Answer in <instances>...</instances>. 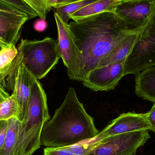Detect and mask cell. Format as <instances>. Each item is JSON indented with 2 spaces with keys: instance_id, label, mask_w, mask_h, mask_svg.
I'll return each mask as SVG.
<instances>
[{
  "instance_id": "6da1fadb",
  "label": "cell",
  "mask_w": 155,
  "mask_h": 155,
  "mask_svg": "<svg viewBox=\"0 0 155 155\" xmlns=\"http://www.w3.org/2000/svg\"><path fill=\"white\" fill-rule=\"evenodd\" d=\"M69 26L80 54L78 81L82 82L126 35L141 29L130 26L115 13L109 12L73 21Z\"/></svg>"
},
{
  "instance_id": "7a4b0ae2",
  "label": "cell",
  "mask_w": 155,
  "mask_h": 155,
  "mask_svg": "<svg viewBox=\"0 0 155 155\" xmlns=\"http://www.w3.org/2000/svg\"><path fill=\"white\" fill-rule=\"evenodd\" d=\"M98 133L94 119L78 100L75 89L70 87L61 106L43 127L41 145L67 147L92 140Z\"/></svg>"
},
{
  "instance_id": "3957f363",
  "label": "cell",
  "mask_w": 155,
  "mask_h": 155,
  "mask_svg": "<svg viewBox=\"0 0 155 155\" xmlns=\"http://www.w3.org/2000/svg\"><path fill=\"white\" fill-rule=\"evenodd\" d=\"M51 119L47 95L38 80L32 87L26 109L21 120L19 147L22 155H33L41 147L45 124Z\"/></svg>"
},
{
  "instance_id": "277c9868",
  "label": "cell",
  "mask_w": 155,
  "mask_h": 155,
  "mask_svg": "<svg viewBox=\"0 0 155 155\" xmlns=\"http://www.w3.org/2000/svg\"><path fill=\"white\" fill-rule=\"evenodd\" d=\"M18 51L25 65L37 80L54 69L61 58L58 41L50 37L41 40L22 39Z\"/></svg>"
},
{
  "instance_id": "5b68a950",
  "label": "cell",
  "mask_w": 155,
  "mask_h": 155,
  "mask_svg": "<svg viewBox=\"0 0 155 155\" xmlns=\"http://www.w3.org/2000/svg\"><path fill=\"white\" fill-rule=\"evenodd\" d=\"M150 138L148 130H143L97 139L95 146L87 155H137L138 148Z\"/></svg>"
},
{
  "instance_id": "8992f818",
  "label": "cell",
  "mask_w": 155,
  "mask_h": 155,
  "mask_svg": "<svg viewBox=\"0 0 155 155\" xmlns=\"http://www.w3.org/2000/svg\"><path fill=\"white\" fill-rule=\"evenodd\" d=\"M124 65V75H136L155 66V30L150 23L142 32Z\"/></svg>"
},
{
  "instance_id": "52a82bcc",
  "label": "cell",
  "mask_w": 155,
  "mask_h": 155,
  "mask_svg": "<svg viewBox=\"0 0 155 155\" xmlns=\"http://www.w3.org/2000/svg\"><path fill=\"white\" fill-rule=\"evenodd\" d=\"M58 31V45L61 58L67 68L70 79L78 81L80 71V54L68 23L54 12Z\"/></svg>"
},
{
  "instance_id": "ba28073f",
  "label": "cell",
  "mask_w": 155,
  "mask_h": 155,
  "mask_svg": "<svg viewBox=\"0 0 155 155\" xmlns=\"http://www.w3.org/2000/svg\"><path fill=\"white\" fill-rule=\"evenodd\" d=\"M6 77L12 94L15 96L21 106V121L26 109L32 87L37 79L27 69L19 52Z\"/></svg>"
},
{
  "instance_id": "9c48e42d",
  "label": "cell",
  "mask_w": 155,
  "mask_h": 155,
  "mask_svg": "<svg viewBox=\"0 0 155 155\" xmlns=\"http://www.w3.org/2000/svg\"><path fill=\"white\" fill-rule=\"evenodd\" d=\"M155 10V0H123L116 9V14L130 26L145 28Z\"/></svg>"
},
{
  "instance_id": "30bf717a",
  "label": "cell",
  "mask_w": 155,
  "mask_h": 155,
  "mask_svg": "<svg viewBox=\"0 0 155 155\" xmlns=\"http://www.w3.org/2000/svg\"><path fill=\"white\" fill-rule=\"evenodd\" d=\"M29 20L23 12L0 0V39L7 45H16L24 24Z\"/></svg>"
},
{
  "instance_id": "8fae6325",
  "label": "cell",
  "mask_w": 155,
  "mask_h": 155,
  "mask_svg": "<svg viewBox=\"0 0 155 155\" xmlns=\"http://www.w3.org/2000/svg\"><path fill=\"white\" fill-rule=\"evenodd\" d=\"M124 62H117L97 67L90 71L83 84L94 91H108L114 89L124 75Z\"/></svg>"
},
{
  "instance_id": "7c38bea8",
  "label": "cell",
  "mask_w": 155,
  "mask_h": 155,
  "mask_svg": "<svg viewBox=\"0 0 155 155\" xmlns=\"http://www.w3.org/2000/svg\"><path fill=\"white\" fill-rule=\"evenodd\" d=\"M151 127L147 113L137 114L134 112L124 113L112 120L106 127L99 132L94 138L100 140L120 134L149 130Z\"/></svg>"
},
{
  "instance_id": "4fadbf2b",
  "label": "cell",
  "mask_w": 155,
  "mask_h": 155,
  "mask_svg": "<svg viewBox=\"0 0 155 155\" xmlns=\"http://www.w3.org/2000/svg\"><path fill=\"white\" fill-rule=\"evenodd\" d=\"M145 28L128 34L114 48L109 54L102 60L98 67L116 63L124 62L132 51L137 41Z\"/></svg>"
},
{
  "instance_id": "5bb4252c",
  "label": "cell",
  "mask_w": 155,
  "mask_h": 155,
  "mask_svg": "<svg viewBox=\"0 0 155 155\" xmlns=\"http://www.w3.org/2000/svg\"><path fill=\"white\" fill-rule=\"evenodd\" d=\"M136 94L151 102H155V65L136 75Z\"/></svg>"
},
{
  "instance_id": "9a60e30c",
  "label": "cell",
  "mask_w": 155,
  "mask_h": 155,
  "mask_svg": "<svg viewBox=\"0 0 155 155\" xmlns=\"http://www.w3.org/2000/svg\"><path fill=\"white\" fill-rule=\"evenodd\" d=\"M123 0H95L91 3L70 15L69 18L73 21L95 15L101 13L114 12Z\"/></svg>"
},
{
  "instance_id": "2e32d148",
  "label": "cell",
  "mask_w": 155,
  "mask_h": 155,
  "mask_svg": "<svg viewBox=\"0 0 155 155\" xmlns=\"http://www.w3.org/2000/svg\"><path fill=\"white\" fill-rule=\"evenodd\" d=\"M8 129L0 155H21L19 146L21 121L17 117L8 119Z\"/></svg>"
},
{
  "instance_id": "e0dca14e",
  "label": "cell",
  "mask_w": 155,
  "mask_h": 155,
  "mask_svg": "<svg viewBox=\"0 0 155 155\" xmlns=\"http://www.w3.org/2000/svg\"><path fill=\"white\" fill-rule=\"evenodd\" d=\"M18 50L14 45H9L0 51V83L3 82L12 68L18 54Z\"/></svg>"
},
{
  "instance_id": "ac0fdd59",
  "label": "cell",
  "mask_w": 155,
  "mask_h": 155,
  "mask_svg": "<svg viewBox=\"0 0 155 155\" xmlns=\"http://www.w3.org/2000/svg\"><path fill=\"white\" fill-rule=\"evenodd\" d=\"M21 115L20 104L13 94L0 103V120H8L13 117H17L20 120Z\"/></svg>"
},
{
  "instance_id": "d6986e66",
  "label": "cell",
  "mask_w": 155,
  "mask_h": 155,
  "mask_svg": "<svg viewBox=\"0 0 155 155\" xmlns=\"http://www.w3.org/2000/svg\"><path fill=\"white\" fill-rule=\"evenodd\" d=\"M95 0H86L78 2L71 4L65 6L54 8V13H57L62 20L66 23H68L70 20L69 15L73 13L75 11L82 8L84 6L91 3Z\"/></svg>"
},
{
  "instance_id": "ffe728a7",
  "label": "cell",
  "mask_w": 155,
  "mask_h": 155,
  "mask_svg": "<svg viewBox=\"0 0 155 155\" xmlns=\"http://www.w3.org/2000/svg\"><path fill=\"white\" fill-rule=\"evenodd\" d=\"M84 142L68 147L74 154L87 155L94 149L97 143V140L94 138L86 143Z\"/></svg>"
},
{
  "instance_id": "44dd1931",
  "label": "cell",
  "mask_w": 155,
  "mask_h": 155,
  "mask_svg": "<svg viewBox=\"0 0 155 155\" xmlns=\"http://www.w3.org/2000/svg\"><path fill=\"white\" fill-rule=\"evenodd\" d=\"M41 19L46 20L48 14L47 0H23Z\"/></svg>"
},
{
  "instance_id": "7402d4cb",
  "label": "cell",
  "mask_w": 155,
  "mask_h": 155,
  "mask_svg": "<svg viewBox=\"0 0 155 155\" xmlns=\"http://www.w3.org/2000/svg\"><path fill=\"white\" fill-rule=\"evenodd\" d=\"M23 12L29 17V20L38 16L36 13L23 0H2Z\"/></svg>"
},
{
  "instance_id": "603a6c76",
  "label": "cell",
  "mask_w": 155,
  "mask_h": 155,
  "mask_svg": "<svg viewBox=\"0 0 155 155\" xmlns=\"http://www.w3.org/2000/svg\"><path fill=\"white\" fill-rule=\"evenodd\" d=\"M43 155H76L67 147H46L44 149Z\"/></svg>"
},
{
  "instance_id": "cb8c5ba5",
  "label": "cell",
  "mask_w": 155,
  "mask_h": 155,
  "mask_svg": "<svg viewBox=\"0 0 155 155\" xmlns=\"http://www.w3.org/2000/svg\"><path fill=\"white\" fill-rule=\"evenodd\" d=\"M8 120H0V150L2 147L8 129Z\"/></svg>"
},
{
  "instance_id": "d4e9b609",
  "label": "cell",
  "mask_w": 155,
  "mask_h": 155,
  "mask_svg": "<svg viewBox=\"0 0 155 155\" xmlns=\"http://www.w3.org/2000/svg\"><path fill=\"white\" fill-rule=\"evenodd\" d=\"M48 27V24L46 20L40 19L36 20L34 24V28L36 31L39 32H42L44 31Z\"/></svg>"
},
{
  "instance_id": "484cf974",
  "label": "cell",
  "mask_w": 155,
  "mask_h": 155,
  "mask_svg": "<svg viewBox=\"0 0 155 155\" xmlns=\"http://www.w3.org/2000/svg\"><path fill=\"white\" fill-rule=\"evenodd\" d=\"M153 105L152 108L147 113V118L151 124V128L149 130L155 133V102H153Z\"/></svg>"
},
{
  "instance_id": "4316f807",
  "label": "cell",
  "mask_w": 155,
  "mask_h": 155,
  "mask_svg": "<svg viewBox=\"0 0 155 155\" xmlns=\"http://www.w3.org/2000/svg\"><path fill=\"white\" fill-rule=\"evenodd\" d=\"M84 1H86V0H59L56 7L65 6V5L71 4L78 2Z\"/></svg>"
},
{
  "instance_id": "83f0119b",
  "label": "cell",
  "mask_w": 155,
  "mask_h": 155,
  "mask_svg": "<svg viewBox=\"0 0 155 155\" xmlns=\"http://www.w3.org/2000/svg\"><path fill=\"white\" fill-rule=\"evenodd\" d=\"M10 96V95L5 90L3 86L0 83V103L7 99Z\"/></svg>"
},
{
  "instance_id": "f1b7e54d",
  "label": "cell",
  "mask_w": 155,
  "mask_h": 155,
  "mask_svg": "<svg viewBox=\"0 0 155 155\" xmlns=\"http://www.w3.org/2000/svg\"><path fill=\"white\" fill-rule=\"evenodd\" d=\"M58 1L59 0H47L48 12H50L52 9L56 8Z\"/></svg>"
},
{
  "instance_id": "f546056e",
  "label": "cell",
  "mask_w": 155,
  "mask_h": 155,
  "mask_svg": "<svg viewBox=\"0 0 155 155\" xmlns=\"http://www.w3.org/2000/svg\"><path fill=\"white\" fill-rule=\"evenodd\" d=\"M149 23L151 24V25L153 27L154 29L155 30V10L153 14V16L151 18Z\"/></svg>"
},
{
  "instance_id": "4dcf8cb0",
  "label": "cell",
  "mask_w": 155,
  "mask_h": 155,
  "mask_svg": "<svg viewBox=\"0 0 155 155\" xmlns=\"http://www.w3.org/2000/svg\"><path fill=\"white\" fill-rule=\"evenodd\" d=\"M7 45L4 42H3L2 40L0 39V51L2 50V48H4L5 46H7Z\"/></svg>"
}]
</instances>
